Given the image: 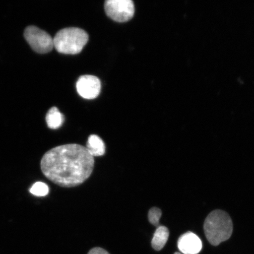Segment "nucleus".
<instances>
[{
	"mask_svg": "<svg viewBox=\"0 0 254 254\" xmlns=\"http://www.w3.org/2000/svg\"><path fill=\"white\" fill-rule=\"evenodd\" d=\"M94 158L84 146L70 144L47 151L41 161V169L48 179L60 187L81 185L93 173Z\"/></svg>",
	"mask_w": 254,
	"mask_h": 254,
	"instance_id": "1",
	"label": "nucleus"
},
{
	"mask_svg": "<svg viewBox=\"0 0 254 254\" xmlns=\"http://www.w3.org/2000/svg\"><path fill=\"white\" fill-rule=\"evenodd\" d=\"M204 232L209 243L214 246L228 240L233 231V224L226 212L215 210L211 212L204 222Z\"/></svg>",
	"mask_w": 254,
	"mask_h": 254,
	"instance_id": "2",
	"label": "nucleus"
},
{
	"mask_svg": "<svg viewBox=\"0 0 254 254\" xmlns=\"http://www.w3.org/2000/svg\"><path fill=\"white\" fill-rule=\"evenodd\" d=\"M88 41V35L81 28H64L57 33L53 39L54 47L57 52L64 55H77Z\"/></svg>",
	"mask_w": 254,
	"mask_h": 254,
	"instance_id": "3",
	"label": "nucleus"
},
{
	"mask_svg": "<svg viewBox=\"0 0 254 254\" xmlns=\"http://www.w3.org/2000/svg\"><path fill=\"white\" fill-rule=\"evenodd\" d=\"M104 7L107 15L119 23L129 21L134 15V4L131 0H107Z\"/></svg>",
	"mask_w": 254,
	"mask_h": 254,
	"instance_id": "4",
	"label": "nucleus"
},
{
	"mask_svg": "<svg viewBox=\"0 0 254 254\" xmlns=\"http://www.w3.org/2000/svg\"><path fill=\"white\" fill-rule=\"evenodd\" d=\"M24 37L35 52L49 53L54 48L53 39L47 32L36 26H29L24 31Z\"/></svg>",
	"mask_w": 254,
	"mask_h": 254,
	"instance_id": "5",
	"label": "nucleus"
},
{
	"mask_svg": "<svg viewBox=\"0 0 254 254\" xmlns=\"http://www.w3.org/2000/svg\"><path fill=\"white\" fill-rule=\"evenodd\" d=\"M79 95L85 99H94L99 95L101 82L94 75H85L79 77L76 84Z\"/></svg>",
	"mask_w": 254,
	"mask_h": 254,
	"instance_id": "6",
	"label": "nucleus"
},
{
	"mask_svg": "<svg viewBox=\"0 0 254 254\" xmlns=\"http://www.w3.org/2000/svg\"><path fill=\"white\" fill-rule=\"evenodd\" d=\"M178 247L184 254H198L202 250V244L196 235L188 232L180 237Z\"/></svg>",
	"mask_w": 254,
	"mask_h": 254,
	"instance_id": "7",
	"label": "nucleus"
},
{
	"mask_svg": "<svg viewBox=\"0 0 254 254\" xmlns=\"http://www.w3.org/2000/svg\"><path fill=\"white\" fill-rule=\"evenodd\" d=\"M87 150L92 156H102L106 152V146L100 136L91 135L87 143Z\"/></svg>",
	"mask_w": 254,
	"mask_h": 254,
	"instance_id": "8",
	"label": "nucleus"
},
{
	"mask_svg": "<svg viewBox=\"0 0 254 254\" xmlns=\"http://www.w3.org/2000/svg\"><path fill=\"white\" fill-rule=\"evenodd\" d=\"M169 230L164 226H159L155 231L153 238H152L151 245L152 248L156 251H160L166 245L168 237H169Z\"/></svg>",
	"mask_w": 254,
	"mask_h": 254,
	"instance_id": "9",
	"label": "nucleus"
},
{
	"mask_svg": "<svg viewBox=\"0 0 254 254\" xmlns=\"http://www.w3.org/2000/svg\"><path fill=\"white\" fill-rule=\"evenodd\" d=\"M64 117L57 107H52L47 114L46 122L50 128L56 129L63 125Z\"/></svg>",
	"mask_w": 254,
	"mask_h": 254,
	"instance_id": "10",
	"label": "nucleus"
},
{
	"mask_svg": "<svg viewBox=\"0 0 254 254\" xmlns=\"http://www.w3.org/2000/svg\"><path fill=\"white\" fill-rule=\"evenodd\" d=\"M32 194L37 196H46L49 193V187L45 183L42 182H37L32 186L30 190Z\"/></svg>",
	"mask_w": 254,
	"mask_h": 254,
	"instance_id": "11",
	"label": "nucleus"
},
{
	"mask_svg": "<svg viewBox=\"0 0 254 254\" xmlns=\"http://www.w3.org/2000/svg\"><path fill=\"white\" fill-rule=\"evenodd\" d=\"M161 215V209L157 207L151 208L148 212L149 221L154 226H159V221H160Z\"/></svg>",
	"mask_w": 254,
	"mask_h": 254,
	"instance_id": "12",
	"label": "nucleus"
},
{
	"mask_svg": "<svg viewBox=\"0 0 254 254\" xmlns=\"http://www.w3.org/2000/svg\"><path fill=\"white\" fill-rule=\"evenodd\" d=\"M88 254H110L106 250L101 249V248L96 247L91 249Z\"/></svg>",
	"mask_w": 254,
	"mask_h": 254,
	"instance_id": "13",
	"label": "nucleus"
},
{
	"mask_svg": "<svg viewBox=\"0 0 254 254\" xmlns=\"http://www.w3.org/2000/svg\"><path fill=\"white\" fill-rule=\"evenodd\" d=\"M174 254H180L179 253H175Z\"/></svg>",
	"mask_w": 254,
	"mask_h": 254,
	"instance_id": "14",
	"label": "nucleus"
}]
</instances>
